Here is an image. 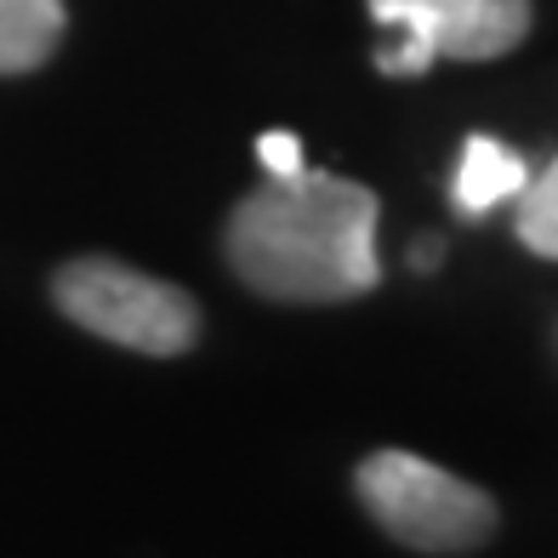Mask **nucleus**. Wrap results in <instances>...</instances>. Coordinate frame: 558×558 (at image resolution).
<instances>
[{
	"label": "nucleus",
	"instance_id": "nucleus-1",
	"mask_svg": "<svg viewBox=\"0 0 558 558\" xmlns=\"http://www.w3.org/2000/svg\"><path fill=\"white\" fill-rule=\"evenodd\" d=\"M376 194L353 177L308 171L268 177L222 228V257L268 302H353L376 291Z\"/></svg>",
	"mask_w": 558,
	"mask_h": 558
},
{
	"label": "nucleus",
	"instance_id": "nucleus-2",
	"mask_svg": "<svg viewBox=\"0 0 558 558\" xmlns=\"http://www.w3.org/2000/svg\"><path fill=\"white\" fill-rule=\"evenodd\" d=\"M52 302L69 325L148 360H177L199 342V302L120 257H69L52 274Z\"/></svg>",
	"mask_w": 558,
	"mask_h": 558
},
{
	"label": "nucleus",
	"instance_id": "nucleus-3",
	"mask_svg": "<svg viewBox=\"0 0 558 558\" xmlns=\"http://www.w3.org/2000/svg\"><path fill=\"white\" fill-rule=\"evenodd\" d=\"M365 513L411 553H473L496 536V501L416 450H376L353 473Z\"/></svg>",
	"mask_w": 558,
	"mask_h": 558
},
{
	"label": "nucleus",
	"instance_id": "nucleus-4",
	"mask_svg": "<svg viewBox=\"0 0 558 558\" xmlns=\"http://www.w3.org/2000/svg\"><path fill=\"white\" fill-rule=\"evenodd\" d=\"M383 29H399V46L376 52L383 74H427L439 58L490 63L530 35V0H365Z\"/></svg>",
	"mask_w": 558,
	"mask_h": 558
},
{
	"label": "nucleus",
	"instance_id": "nucleus-5",
	"mask_svg": "<svg viewBox=\"0 0 558 558\" xmlns=\"http://www.w3.org/2000/svg\"><path fill=\"white\" fill-rule=\"evenodd\" d=\"M524 183H530V166L513 155V148L496 143V137H485V132H473V137L462 143V160H456L450 199H456L468 217H485V211L501 206V199H513Z\"/></svg>",
	"mask_w": 558,
	"mask_h": 558
},
{
	"label": "nucleus",
	"instance_id": "nucleus-6",
	"mask_svg": "<svg viewBox=\"0 0 558 558\" xmlns=\"http://www.w3.org/2000/svg\"><path fill=\"white\" fill-rule=\"evenodd\" d=\"M63 0H0V74H35L63 46Z\"/></svg>",
	"mask_w": 558,
	"mask_h": 558
},
{
	"label": "nucleus",
	"instance_id": "nucleus-7",
	"mask_svg": "<svg viewBox=\"0 0 558 558\" xmlns=\"http://www.w3.org/2000/svg\"><path fill=\"white\" fill-rule=\"evenodd\" d=\"M513 199H519V217H513L519 240L536 251V257H553L558 263V160L542 177H530Z\"/></svg>",
	"mask_w": 558,
	"mask_h": 558
},
{
	"label": "nucleus",
	"instance_id": "nucleus-8",
	"mask_svg": "<svg viewBox=\"0 0 558 558\" xmlns=\"http://www.w3.org/2000/svg\"><path fill=\"white\" fill-rule=\"evenodd\" d=\"M257 160L268 166V177H296V171H302V143H296V132H263V137H257Z\"/></svg>",
	"mask_w": 558,
	"mask_h": 558
},
{
	"label": "nucleus",
	"instance_id": "nucleus-9",
	"mask_svg": "<svg viewBox=\"0 0 558 558\" xmlns=\"http://www.w3.org/2000/svg\"><path fill=\"white\" fill-rule=\"evenodd\" d=\"M434 263H439V245H434V240L416 245V268H434Z\"/></svg>",
	"mask_w": 558,
	"mask_h": 558
}]
</instances>
